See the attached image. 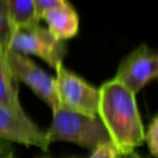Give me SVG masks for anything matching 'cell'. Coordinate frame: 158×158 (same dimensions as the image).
<instances>
[{
    "label": "cell",
    "instance_id": "obj_15",
    "mask_svg": "<svg viewBox=\"0 0 158 158\" xmlns=\"http://www.w3.org/2000/svg\"><path fill=\"white\" fill-rule=\"evenodd\" d=\"M118 158H142V157L138 156L135 151H132V152L126 153V154H118Z\"/></svg>",
    "mask_w": 158,
    "mask_h": 158
},
{
    "label": "cell",
    "instance_id": "obj_12",
    "mask_svg": "<svg viewBox=\"0 0 158 158\" xmlns=\"http://www.w3.org/2000/svg\"><path fill=\"white\" fill-rule=\"evenodd\" d=\"M143 141H146L149 153L157 158L158 157V116L157 115L151 120L148 128L143 135Z\"/></svg>",
    "mask_w": 158,
    "mask_h": 158
},
{
    "label": "cell",
    "instance_id": "obj_10",
    "mask_svg": "<svg viewBox=\"0 0 158 158\" xmlns=\"http://www.w3.org/2000/svg\"><path fill=\"white\" fill-rule=\"evenodd\" d=\"M10 22L14 32L40 23L35 15L32 0H6Z\"/></svg>",
    "mask_w": 158,
    "mask_h": 158
},
{
    "label": "cell",
    "instance_id": "obj_7",
    "mask_svg": "<svg viewBox=\"0 0 158 158\" xmlns=\"http://www.w3.org/2000/svg\"><path fill=\"white\" fill-rule=\"evenodd\" d=\"M0 139H6L23 144L35 146L44 152L49 143L46 132L42 131L22 110L0 105Z\"/></svg>",
    "mask_w": 158,
    "mask_h": 158
},
{
    "label": "cell",
    "instance_id": "obj_3",
    "mask_svg": "<svg viewBox=\"0 0 158 158\" xmlns=\"http://www.w3.org/2000/svg\"><path fill=\"white\" fill-rule=\"evenodd\" d=\"M54 80L58 107L91 117L98 116V88L67 69L63 64L56 68Z\"/></svg>",
    "mask_w": 158,
    "mask_h": 158
},
{
    "label": "cell",
    "instance_id": "obj_6",
    "mask_svg": "<svg viewBox=\"0 0 158 158\" xmlns=\"http://www.w3.org/2000/svg\"><path fill=\"white\" fill-rule=\"evenodd\" d=\"M157 75L158 56L148 44L142 43L118 64L114 79L136 95Z\"/></svg>",
    "mask_w": 158,
    "mask_h": 158
},
{
    "label": "cell",
    "instance_id": "obj_2",
    "mask_svg": "<svg viewBox=\"0 0 158 158\" xmlns=\"http://www.w3.org/2000/svg\"><path fill=\"white\" fill-rule=\"evenodd\" d=\"M48 143L67 141L94 151L98 146L111 142L106 128L98 116L91 117L62 107L53 111V120L46 131Z\"/></svg>",
    "mask_w": 158,
    "mask_h": 158
},
{
    "label": "cell",
    "instance_id": "obj_13",
    "mask_svg": "<svg viewBox=\"0 0 158 158\" xmlns=\"http://www.w3.org/2000/svg\"><path fill=\"white\" fill-rule=\"evenodd\" d=\"M32 4H33L35 15H36L37 20L41 21L42 15L46 14L47 11L57 9V7L67 6L70 2L68 0H32Z\"/></svg>",
    "mask_w": 158,
    "mask_h": 158
},
{
    "label": "cell",
    "instance_id": "obj_14",
    "mask_svg": "<svg viewBox=\"0 0 158 158\" xmlns=\"http://www.w3.org/2000/svg\"><path fill=\"white\" fill-rule=\"evenodd\" d=\"M90 158H118V153L114 144L111 142H107L98 146L93 151Z\"/></svg>",
    "mask_w": 158,
    "mask_h": 158
},
{
    "label": "cell",
    "instance_id": "obj_16",
    "mask_svg": "<svg viewBox=\"0 0 158 158\" xmlns=\"http://www.w3.org/2000/svg\"><path fill=\"white\" fill-rule=\"evenodd\" d=\"M5 158H14V157H12V156H11V154H9V156H6V157H5Z\"/></svg>",
    "mask_w": 158,
    "mask_h": 158
},
{
    "label": "cell",
    "instance_id": "obj_11",
    "mask_svg": "<svg viewBox=\"0 0 158 158\" xmlns=\"http://www.w3.org/2000/svg\"><path fill=\"white\" fill-rule=\"evenodd\" d=\"M12 33L14 30L9 17L6 0H0V51L6 52L9 49Z\"/></svg>",
    "mask_w": 158,
    "mask_h": 158
},
{
    "label": "cell",
    "instance_id": "obj_8",
    "mask_svg": "<svg viewBox=\"0 0 158 158\" xmlns=\"http://www.w3.org/2000/svg\"><path fill=\"white\" fill-rule=\"evenodd\" d=\"M41 21H44L49 33L62 42L75 37L79 31V15L70 4L47 11Z\"/></svg>",
    "mask_w": 158,
    "mask_h": 158
},
{
    "label": "cell",
    "instance_id": "obj_4",
    "mask_svg": "<svg viewBox=\"0 0 158 158\" xmlns=\"http://www.w3.org/2000/svg\"><path fill=\"white\" fill-rule=\"evenodd\" d=\"M9 49L23 56H37L54 70L58 65L63 64L67 54L65 43L54 38L49 31L40 23L16 30L11 36Z\"/></svg>",
    "mask_w": 158,
    "mask_h": 158
},
{
    "label": "cell",
    "instance_id": "obj_9",
    "mask_svg": "<svg viewBox=\"0 0 158 158\" xmlns=\"http://www.w3.org/2000/svg\"><path fill=\"white\" fill-rule=\"evenodd\" d=\"M5 53L6 52L0 51V105L11 109H20L21 104L19 100L17 86L7 65Z\"/></svg>",
    "mask_w": 158,
    "mask_h": 158
},
{
    "label": "cell",
    "instance_id": "obj_1",
    "mask_svg": "<svg viewBox=\"0 0 158 158\" xmlns=\"http://www.w3.org/2000/svg\"><path fill=\"white\" fill-rule=\"evenodd\" d=\"M98 117L118 154L130 153L142 144L144 130L135 94L114 78L99 88Z\"/></svg>",
    "mask_w": 158,
    "mask_h": 158
},
{
    "label": "cell",
    "instance_id": "obj_5",
    "mask_svg": "<svg viewBox=\"0 0 158 158\" xmlns=\"http://www.w3.org/2000/svg\"><path fill=\"white\" fill-rule=\"evenodd\" d=\"M5 58L15 80L25 83L42 101H44L52 109V112L57 110L58 101L56 95L54 77L46 73L27 56L20 54L15 51L7 49Z\"/></svg>",
    "mask_w": 158,
    "mask_h": 158
}]
</instances>
